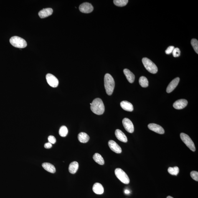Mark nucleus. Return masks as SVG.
I'll return each mask as SVG.
<instances>
[{"label":"nucleus","mask_w":198,"mask_h":198,"mask_svg":"<svg viewBox=\"0 0 198 198\" xmlns=\"http://www.w3.org/2000/svg\"><path fill=\"white\" fill-rule=\"evenodd\" d=\"M128 2V0H114L113 3L115 5L119 7H123L126 6Z\"/></svg>","instance_id":"a878e982"},{"label":"nucleus","mask_w":198,"mask_h":198,"mask_svg":"<svg viewBox=\"0 0 198 198\" xmlns=\"http://www.w3.org/2000/svg\"><path fill=\"white\" fill-rule=\"evenodd\" d=\"M188 102L185 99H180L176 100L173 104V106L176 110H181L184 109L187 105Z\"/></svg>","instance_id":"9b49d317"},{"label":"nucleus","mask_w":198,"mask_h":198,"mask_svg":"<svg viewBox=\"0 0 198 198\" xmlns=\"http://www.w3.org/2000/svg\"><path fill=\"white\" fill-rule=\"evenodd\" d=\"M180 79L179 77H176L173 80L170 82L166 89V92L168 93H170L176 88L179 82Z\"/></svg>","instance_id":"ddd939ff"},{"label":"nucleus","mask_w":198,"mask_h":198,"mask_svg":"<svg viewBox=\"0 0 198 198\" xmlns=\"http://www.w3.org/2000/svg\"><path fill=\"white\" fill-rule=\"evenodd\" d=\"M93 158L96 162L98 164L103 165L104 164L105 161L103 158L100 154L98 153H96L94 155Z\"/></svg>","instance_id":"4be33fe9"},{"label":"nucleus","mask_w":198,"mask_h":198,"mask_svg":"<svg viewBox=\"0 0 198 198\" xmlns=\"http://www.w3.org/2000/svg\"><path fill=\"white\" fill-rule=\"evenodd\" d=\"M108 145L110 149L114 152L117 153H122V150L121 147L113 140H110L109 141Z\"/></svg>","instance_id":"f8f14e48"},{"label":"nucleus","mask_w":198,"mask_h":198,"mask_svg":"<svg viewBox=\"0 0 198 198\" xmlns=\"http://www.w3.org/2000/svg\"><path fill=\"white\" fill-rule=\"evenodd\" d=\"M53 13V10L52 8H48L43 9L40 11L39 13V15L41 18H46L51 15Z\"/></svg>","instance_id":"2eb2a0df"},{"label":"nucleus","mask_w":198,"mask_h":198,"mask_svg":"<svg viewBox=\"0 0 198 198\" xmlns=\"http://www.w3.org/2000/svg\"><path fill=\"white\" fill-rule=\"evenodd\" d=\"M143 65L145 68L152 74H155L158 71V67L150 59L147 58H143L142 59Z\"/></svg>","instance_id":"20e7f679"},{"label":"nucleus","mask_w":198,"mask_h":198,"mask_svg":"<svg viewBox=\"0 0 198 198\" xmlns=\"http://www.w3.org/2000/svg\"><path fill=\"white\" fill-rule=\"evenodd\" d=\"M180 137L182 141L193 152L195 151L196 148L194 142L189 135L184 133H181L180 134Z\"/></svg>","instance_id":"423d86ee"},{"label":"nucleus","mask_w":198,"mask_h":198,"mask_svg":"<svg viewBox=\"0 0 198 198\" xmlns=\"http://www.w3.org/2000/svg\"><path fill=\"white\" fill-rule=\"evenodd\" d=\"M46 79L47 83L50 86L55 88L58 86L59 84L58 79L52 74H47L46 76Z\"/></svg>","instance_id":"0eeeda50"},{"label":"nucleus","mask_w":198,"mask_h":198,"mask_svg":"<svg viewBox=\"0 0 198 198\" xmlns=\"http://www.w3.org/2000/svg\"><path fill=\"white\" fill-rule=\"evenodd\" d=\"M122 123L125 130L128 133H133L134 131V126L133 123L129 119L125 118L123 119Z\"/></svg>","instance_id":"6e6552de"},{"label":"nucleus","mask_w":198,"mask_h":198,"mask_svg":"<svg viewBox=\"0 0 198 198\" xmlns=\"http://www.w3.org/2000/svg\"><path fill=\"white\" fill-rule=\"evenodd\" d=\"M181 51L178 48H174L172 51V54L174 57H177L180 56Z\"/></svg>","instance_id":"cd10ccee"},{"label":"nucleus","mask_w":198,"mask_h":198,"mask_svg":"<svg viewBox=\"0 0 198 198\" xmlns=\"http://www.w3.org/2000/svg\"><path fill=\"white\" fill-rule=\"evenodd\" d=\"M191 177L196 181H198V172L197 171H192L190 172Z\"/></svg>","instance_id":"c85d7f7f"},{"label":"nucleus","mask_w":198,"mask_h":198,"mask_svg":"<svg viewBox=\"0 0 198 198\" xmlns=\"http://www.w3.org/2000/svg\"><path fill=\"white\" fill-rule=\"evenodd\" d=\"M104 86L107 94L111 95L115 88V82L113 77L110 74H106L105 75Z\"/></svg>","instance_id":"f03ea898"},{"label":"nucleus","mask_w":198,"mask_h":198,"mask_svg":"<svg viewBox=\"0 0 198 198\" xmlns=\"http://www.w3.org/2000/svg\"><path fill=\"white\" fill-rule=\"evenodd\" d=\"M139 83L141 86L144 88L148 87V79L146 77L142 76L139 79Z\"/></svg>","instance_id":"5701e85b"},{"label":"nucleus","mask_w":198,"mask_h":198,"mask_svg":"<svg viewBox=\"0 0 198 198\" xmlns=\"http://www.w3.org/2000/svg\"><path fill=\"white\" fill-rule=\"evenodd\" d=\"M115 134L118 139L120 141L126 143L128 141L126 135L121 130L117 129L115 131Z\"/></svg>","instance_id":"4468645a"},{"label":"nucleus","mask_w":198,"mask_h":198,"mask_svg":"<svg viewBox=\"0 0 198 198\" xmlns=\"http://www.w3.org/2000/svg\"><path fill=\"white\" fill-rule=\"evenodd\" d=\"M191 44L195 51L197 54H198V41L197 40L195 39H193L191 40Z\"/></svg>","instance_id":"bb28decb"},{"label":"nucleus","mask_w":198,"mask_h":198,"mask_svg":"<svg viewBox=\"0 0 198 198\" xmlns=\"http://www.w3.org/2000/svg\"><path fill=\"white\" fill-rule=\"evenodd\" d=\"M92 190L95 194H101L104 192L103 186L99 183H96L93 185Z\"/></svg>","instance_id":"f3484780"},{"label":"nucleus","mask_w":198,"mask_h":198,"mask_svg":"<svg viewBox=\"0 0 198 198\" xmlns=\"http://www.w3.org/2000/svg\"><path fill=\"white\" fill-rule=\"evenodd\" d=\"M168 172L169 174L173 175V176H176L179 172V168L178 166H175L174 167H170L168 168Z\"/></svg>","instance_id":"b1692460"},{"label":"nucleus","mask_w":198,"mask_h":198,"mask_svg":"<svg viewBox=\"0 0 198 198\" xmlns=\"http://www.w3.org/2000/svg\"><path fill=\"white\" fill-rule=\"evenodd\" d=\"M10 42L14 47L19 48H24L27 46V43L24 39L17 36H13L10 39Z\"/></svg>","instance_id":"7ed1b4c3"},{"label":"nucleus","mask_w":198,"mask_h":198,"mask_svg":"<svg viewBox=\"0 0 198 198\" xmlns=\"http://www.w3.org/2000/svg\"><path fill=\"white\" fill-rule=\"evenodd\" d=\"M78 139L79 141L80 142L86 143L90 139V137L86 133H84V132H81L78 134Z\"/></svg>","instance_id":"aec40b11"},{"label":"nucleus","mask_w":198,"mask_h":198,"mask_svg":"<svg viewBox=\"0 0 198 198\" xmlns=\"http://www.w3.org/2000/svg\"><path fill=\"white\" fill-rule=\"evenodd\" d=\"M124 192L125 194H129L130 193V191L128 190H125Z\"/></svg>","instance_id":"473e14b6"},{"label":"nucleus","mask_w":198,"mask_h":198,"mask_svg":"<svg viewBox=\"0 0 198 198\" xmlns=\"http://www.w3.org/2000/svg\"><path fill=\"white\" fill-rule=\"evenodd\" d=\"M124 73L126 76L128 81L130 83H133L134 81L135 76L134 74L128 69H125L123 70Z\"/></svg>","instance_id":"a211bd4d"},{"label":"nucleus","mask_w":198,"mask_h":198,"mask_svg":"<svg viewBox=\"0 0 198 198\" xmlns=\"http://www.w3.org/2000/svg\"><path fill=\"white\" fill-rule=\"evenodd\" d=\"M115 174L117 178L123 184H128L130 183V179L128 175L121 168L116 169Z\"/></svg>","instance_id":"39448f33"},{"label":"nucleus","mask_w":198,"mask_h":198,"mask_svg":"<svg viewBox=\"0 0 198 198\" xmlns=\"http://www.w3.org/2000/svg\"><path fill=\"white\" fill-rule=\"evenodd\" d=\"M43 167L45 169L46 171L49 172L54 173L56 171V169L55 166L54 165L50 163H43L42 164Z\"/></svg>","instance_id":"6ab92c4d"},{"label":"nucleus","mask_w":198,"mask_h":198,"mask_svg":"<svg viewBox=\"0 0 198 198\" xmlns=\"http://www.w3.org/2000/svg\"><path fill=\"white\" fill-rule=\"evenodd\" d=\"M68 133V130L65 126L63 125L59 129V135L62 137H65Z\"/></svg>","instance_id":"393cba45"},{"label":"nucleus","mask_w":198,"mask_h":198,"mask_svg":"<svg viewBox=\"0 0 198 198\" xmlns=\"http://www.w3.org/2000/svg\"><path fill=\"white\" fill-rule=\"evenodd\" d=\"M175 48L174 46H170L169 47L167 48V49H166L165 52L167 54H170L172 52V51L174 50Z\"/></svg>","instance_id":"7c9ffc66"},{"label":"nucleus","mask_w":198,"mask_h":198,"mask_svg":"<svg viewBox=\"0 0 198 198\" xmlns=\"http://www.w3.org/2000/svg\"><path fill=\"white\" fill-rule=\"evenodd\" d=\"M120 106L125 111L132 112L134 110L133 105L130 102L125 100L121 102L120 103Z\"/></svg>","instance_id":"dca6fc26"},{"label":"nucleus","mask_w":198,"mask_h":198,"mask_svg":"<svg viewBox=\"0 0 198 198\" xmlns=\"http://www.w3.org/2000/svg\"><path fill=\"white\" fill-rule=\"evenodd\" d=\"M79 9L82 13H91L93 10L94 8L90 3L85 2L80 4L79 6Z\"/></svg>","instance_id":"1a4fd4ad"},{"label":"nucleus","mask_w":198,"mask_h":198,"mask_svg":"<svg viewBox=\"0 0 198 198\" xmlns=\"http://www.w3.org/2000/svg\"><path fill=\"white\" fill-rule=\"evenodd\" d=\"M79 164L76 161H74L70 163L69 167V171L71 174H75L79 168Z\"/></svg>","instance_id":"412c9836"},{"label":"nucleus","mask_w":198,"mask_h":198,"mask_svg":"<svg viewBox=\"0 0 198 198\" xmlns=\"http://www.w3.org/2000/svg\"><path fill=\"white\" fill-rule=\"evenodd\" d=\"M166 198H174L171 196H168Z\"/></svg>","instance_id":"72a5a7b5"},{"label":"nucleus","mask_w":198,"mask_h":198,"mask_svg":"<svg viewBox=\"0 0 198 198\" xmlns=\"http://www.w3.org/2000/svg\"><path fill=\"white\" fill-rule=\"evenodd\" d=\"M48 140L49 142L52 143V144H54L56 142V140L55 137L52 136V135L49 136L48 138Z\"/></svg>","instance_id":"c756f323"},{"label":"nucleus","mask_w":198,"mask_h":198,"mask_svg":"<svg viewBox=\"0 0 198 198\" xmlns=\"http://www.w3.org/2000/svg\"><path fill=\"white\" fill-rule=\"evenodd\" d=\"M90 104L91 110L95 114L101 115L104 112L105 106L101 99H95Z\"/></svg>","instance_id":"f257e3e1"},{"label":"nucleus","mask_w":198,"mask_h":198,"mask_svg":"<svg viewBox=\"0 0 198 198\" xmlns=\"http://www.w3.org/2000/svg\"><path fill=\"white\" fill-rule=\"evenodd\" d=\"M44 148H50L52 147V143L49 142L46 143L44 144Z\"/></svg>","instance_id":"2f4dec72"},{"label":"nucleus","mask_w":198,"mask_h":198,"mask_svg":"<svg viewBox=\"0 0 198 198\" xmlns=\"http://www.w3.org/2000/svg\"><path fill=\"white\" fill-rule=\"evenodd\" d=\"M148 128L150 130L159 134H164L165 133L164 129L160 125L154 123L149 124L148 125Z\"/></svg>","instance_id":"9d476101"}]
</instances>
